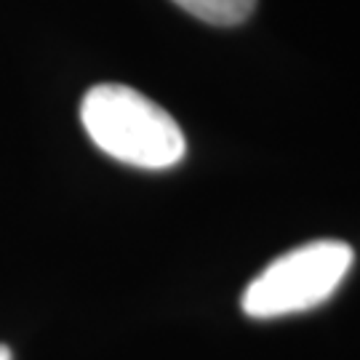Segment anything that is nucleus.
I'll return each mask as SVG.
<instances>
[{"label":"nucleus","mask_w":360,"mask_h":360,"mask_svg":"<svg viewBox=\"0 0 360 360\" xmlns=\"http://www.w3.org/2000/svg\"><path fill=\"white\" fill-rule=\"evenodd\" d=\"M80 120L91 142L126 166L160 171L187 153L179 123L131 86L99 83L86 91Z\"/></svg>","instance_id":"f257e3e1"},{"label":"nucleus","mask_w":360,"mask_h":360,"mask_svg":"<svg viewBox=\"0 0 360 360\" xmlns=\"http://www.w3.org/2000/svg\"><path fill=\"white\" fill-rule=\"evenodd\" d=\"M355 251L342 240H312L278 257L248 283L240 307L248 318L272 321L328 302L352 270Z\"/></svg>","instance_id":"f03ea898"},{"label":"nucleus","mask_w":360,"mask_h":360,"mask_svg":"<svg viewBox=\"0 0 360 360\" xmlns=\"http://www.w3.org/2000/svg\"><path fill=\"white\" fill-rule=\"evenodd\" d=\"M174 3L187 13L198 16L200 22L217 27L240 25L257 8V0H174Z\"/></svg>","instance_id":"7ed1b4c3"},{"label":"nucleus","mask_w":360,"mask_h":360,"mask_svg":"<svg viewBox=\"0 0 360 360\" xmlns=\"http://www.w3.org/2000/svg\"><path fill=\"white\" fill-rule=\"evenodd\" d=\"M0 360H13L11 358V349L6 347V345H0Z\"/></svg>","instance_id":"20e7f679"}]
</instances>
